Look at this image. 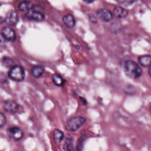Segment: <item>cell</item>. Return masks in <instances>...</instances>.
I'll return each mask as SVG.
<instances>
[{
    "label": "cell",
    "instance_id": "24",
    "mask_svg": "<svg viewBox=\"0 0 151 151\" xmlns=\"http://www.w3.org/2000/svg\"><path fill=\"white\" fill-rule=\"evenodd\" d=\"M4 22H5V18H4L1 16H0V23H2Z\"/></svg>",
    "mask_w": 151,
    "mask_h": 151
},
{
    "label": "cell",
    "instance_id": "2",
    "mask_svg": "<svg viewBox=\"0 0 151 151\" xmlns=\"http://www.w3.org/2000/svg\"><path fill=\"white\" fill-rule=\"evenodd\" d=\"M86 119L82 116H76L68 119L65 123V129L71 132L77 130L86 122Z\"/></svg>",
    "mask_w": 151,
    "mask_h": 151
},
{
    "label": "cell",
    "instance_id": "6",
    "mask_svg": "<svg viewBox=\"0 0 151 151\" xmlns=\"http://www.w3.org/2000/svg\"><path fill=\"white\" fill-rule=\"evenodd\" d=\"M7 132L9 136L15 140H19L23 136L22 130L17 127H11L8 129Z\"/></svg>",
    "mask_w": 151,
    "mask_h": 151
},
{
    "label": "cell",
    "instance_id": "15",
    "mask_svg": "<svg viewBox=\"0 0 151 151\" xmlns=\"http://www.w3.org/2000/svg\"><path fill=\"white\" fill-rule=\"evenodd\" d=\"M52 136L54 141L56 143H60L64 139V134L62 131L59 129H55L52 133Z\"/></svg>",
    "mask_w": 151,
    "mask_h": 151
},
{
    "label": "cell",
    "instance_id": "3",
    "mask_svg": "<svg viewBox=\"0 0 151 151\" xmlns=\"http://www.w3.org/2000/svg\"><path fill=\"white\" fill-rule=\"evenodd\" d=\"M9 77L15 81H21L24 79L25 71L19 65H14L11 68L8 72Z\"/></svg>",
    "mask_w": 151,
    "mask_h": 151
},
{
    "label": "cell",
    "instance_id": "10",
    "mask_svg": "<svg viewBox=\"0 0 151 151\" xmlns=\"http://www.w3.org/2000/svg\"><path fill=\"white\" fill-rule=\"evenodd\" d=\"M64 24L68 28H73L74 27L76 21L74 17L71 14H67L64 16L63 18Z\"/></svg>",
    "mask_w": 151,
    "mask_h": 151
},
{
    "label": "cell",
    "instance_id": "17",
    "mask_svg": "<svg viewBox=\"0 0 151 151\" xmlns=\"http://www.w3.org/2000/svg\"><path fill=\"white\" fill-rule=\"evenodd\" d=\"M52 80L53 83L57 86H62L64 84V80L61 76L57 74H54L52 76Z\"/></svg>",
    "mask_w": 151,
    "mask_h": 151
},
{
    "label": "cell",
    "instance_id": "16",
    "mask_svg": "<svg viewBox=\"0 0 151 151\" xmlns=\"http://www.w3.org/2000/svg\"><path fill=\"white\" fill-rule=\"evenodd\" d=\"M65 151H73V140L71 137H67L63 145Z\"/></svg>",
    "mask_w": 151,
    "mask_h": 151
},
{
    "label": "cell",
    "instance_id": "11",
    "mask_svg": "<svg viewBox=\"0 0 151 151\" xmlns=\"http://www.w3.org/2000/svg\"><path fill=\"white\" fill-rule=\"evenodd\" d=\"M139 63L143 67H150L151 66V55H145L140 56L138 58Z\"/></svg>",
    "mask_w": 151,
    "mask_h": 151
},
{
    "label": "cell",
    "instance_id": "19",
    "mask_svg": "<svg viewBox=\"0 0 151 151\" xmlns=\"http://www.w3.org/2000/svg\"><path fill=\"white\" fill-rule=\"evenodd\" d=\"M6 122V119L5 116L0 112V127H3Z\"/></svg>",
    "mask_w": 151,
    "mask_h": 151
},
{
    "label": "cell",
    "instance_id": "26",
    "mask_svg": "<svg viewBox=\"0 0 151 151\" xmlns=\"http://www.w3.org/2000/svg\"><path fill=\"white\" fill-rule=\"evenodd\" d=\"M149 110H150V112L151 113V106H150V109H149Z\"/></svg>",
    "mask_w": 151,
    "mask_h": 151
},
{
    "label": "cell",
    "instance_id": "4",
    "mask_svg": "<svg viewBox=\"0 0 151 151\" xmlns=\"http://www.w3.org/2000/svg\"><path fill=\"white\" fill-rule=\"evenodd\" d=\"M41 6H33L32 8L27 11L25 14V17L33 21H42L44 19V15L40 10Z\"/></svg>",
    "mask_w": 151,
    "mask_h": 151
},
{
    "label": "cell",
    "instance_id": "21",
    "mask_svg": "<svg viewBox=\"0 0 151 151\" xmlns=\"http://www.w3.org/2000/svg\"><path fill=\"white\" fill-rule=\"evenodd\" d=\"M84 139L83 137H81V139H80L79 140V142L77 145V147H76V151H81V149H82V146H83V142H84Z\"/></svg>",
    "mask_w": 151,
    "mask_h": 151
},
{
    "label": "cell",
    "instance_id": "25",
    "mask_svg": "<svg viewBox=\"0 0 151 151\" xmlns=\"http://www.w3.org/2000/svg\"><path fill=\"white\" fill-rule=\"evenodd\" d=\"M149 74L150 75V76L151 77V67L149 68Z\"/></svg>",
    "mask_w": 151,
    "mask_h": 151
},
{
    "label": "cell",
    "instance_id": "22",
    "mask_svg": "<svg viewBox=\"0 0 151 151\" xmlns=\"http://www.w3.org/2000/svg\"><path fill=\"white\" fill-rule=\"evenodd\" d=\"M89 18H90V20H91V22H96L97 19H96V17H95L93 15H91L89 17Z\"/></svg>",
    "mask_w": 151,
    "mask_h": 151
},
{
    "label": "cell",
    "instance_id": "9",
    "mask_svg": "<svg viewBox=\"0 0 151 151\" xmlns=\"http://www.w3.org/2000/svg\"><path fill=\"white\" fill-rule=\"evenodd\" d=\"M4 109L8 113H15L18 110V106L12 100H7L4 103Z\"/></svg>",
    "mask_w": 151,
    "mask_h": 151
},
{
    "label": "cell",
    "instance_id": "14",
    "mask_svg": "<svg viewBox=\"0 0 151 151\" xmlns=\"http://www.w3.org/2000/svg\"><path fill=\"white\" fill-rule=\"evenodd\" d=\"M33 6H34L33 4L31 2L27 1H24L19 4L18 8L19 9L20 11H21L22 12H27V11L30 10L32 8Z\"/></svg>",
    "mask_w": 151,
    "mask_h": 151
},
{
    "label": "cell",
    "instance_id": "7",
    "mask_svg": "<svg viewBox=\"0 0 151 151\" xmlns=\"http://www.w3.org/2000/svg\"><path fill=\"white\" fill-rule=\"evenodd\" d=\"M18 16L17 13L14 11L9 12L5 18V22L9 26L15 25L18 21Z\"/></svg>",
    "mask_w": 151,
    "mask_h": 151
},
{
    "label": "cell",
    "instance_id": "18",
    "mask_svg": "<svg viewBox=\"0 0 151 151\" xmlns=\"http://www.w3.org/2000/svg\"><path fill=\"white\" fill-rule=\"evenodd\" d=\"M117 1L120 4L125 6L130 5L132 4H133L134 2V0H117Z\"/></svg>",
    "mask_w": 151,
    "mask_h": 151
},
{
    "label": "cell",
    "instance_id": "20",
    "mask_svg": "<svg viewBox=\"0 0 151 151\" xmlns=\"http://www.w3.org/2000/svg\"><path fill=\"white\" fill-rule=\"evenodd\" d=\"M2 61H3V63L6 66L11 65V64L12 63V59L8 57H4L2 59Z\"/></svg>",
    "mask_w": 151,
    "mask_h": 151
},
{
    "label": "cell",
    "instance_id": "5",
    "mask_svg": "<svg viewBox=\"0 0 151 151\" xmlns=\"http://www.w3.org/2000/svg\"><path fill=\"white\" fill-rule=\"evenodd\" d=\"M1 34L3 38L8 41H14L16 39L15 31L9 27H5L2 29Z\"/></svg>",
    "mask_w": 151,
    "mask_h": 151
},
{
    "label": "cell",
    "instance_id": "12",
    "mask_svg": "<svg viewBox=\"0 0 151 151\" xmlns=\"http://www.w3.org/2000/svg\"><path fill=\"white\" fill-rule=\"evenodd\" d=\"M113 14L116 17L119 18H125L127 15L128 12L124 8L120 6H117L114 8L113 10Z\"/></svg>",
    "mask_w": 151,
    "mask_h": 151
},
{
    "label": "cell",
    "instance_id": "23",
    "mask_svg": "<svg viewBox=\"0 0 151 151\" xmlns=\"http://www.w3.org/2000/svg\"><path fill=\"white\" fill-rule=\"evenodd\" d=\"M84 2H86V3H88V4H90V3H91L93 2L94 0H83Z\"/></svg>",
    "mask_w": 151,
    "mask_h": 151
},
{
    "label": "cell",
    "instance_id": "13",
    "mask_svg": "<svg viewBox=\"0 0 151 151\" xmlns=\"http://www.w3.org/2000/svg\"><path fill=\"white\" fill-rule=\"evenodd\" d=\"M44 68L41 65L34 66L31 70L32 75L35 78H40L44 73Z\"/></svg>",
    "mask_w": 151,
    "mask_h": 151
},
{
    "label": "cell",
    "instance_id": "8",
    "mask_svg": "<svg viewBox=\"0 0 151 151\" xmlns=\"http://www.w3.org/2000/svg\"><path fill=\"white\" fill-rule=\"evenodd\" d=\"M97 16L104 22H109L113 18V15L111 12L106 9H100L98 10L97 11Z\"/></svg>",
    "mask_w": 151,
    "mask_h": 151
},
{
    "label": "cell",
    "instance_id": "1",
    "mask_svg": "<svg viewBox=\"0 0 151 151\" xmlns=\"http://www.w3.org/2000/svg\"><path fill=\"white\" fill-rule=\"evenodd\" d=\"M124 71L126 74L132 78H137L142 75V71L135 62L127 60L124 64Z\"/></svg>",
    "mask_w": 151,
    "mask_h": 151
}]
</instances>
